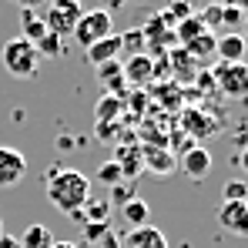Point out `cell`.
<instances>
[{
    "label": "cell",
    "instance_id": "1",
    "mask_svg": "<svg viewBox=\"0 0 248 248\" xmlns=\"http://www.w3.org/2000/svg\"><path fill=\"white\" fill-rule=\"evenodd\" d=\"M44 191H47L50 205L57 208V211L74 215L91 198V181H87V174H81L78 168H50L44 174Z\"/></svg>",
    "mask_w": 248,
    "mask_h": 248
},
{
    "label": "cell",
    "instance_id": "2",
    "mask_svg": "<svg viewBox=\"0 0 248 248\" xmlns=\"http://www.w3.org/2000/svg\"><path fill=\"white\" fill-rule=\"evenodd\" d=\"M0 61H3V67H7L10 78H34L37 67H41L37 47H34L31 41H24V37H10V41L3 44Z\"/></svg>",
    "mask_w": 248,
    "mask_h": 248
},
{
    "label": "cell",
    "instance_id": "3",
    "mask_svg": "<svg viewBox=\"0 0 248 248\" xmlns=\"http://www.w3.org/2000/svg\"><path fill=\"white\" fill-rule=\"evenodd\" d=\"M81 14H84L81 0H50L47 10H44V24H47L50 34L71 37L74 27H78V20H81Z\"/></svg>",
    "mask_w": 248,
    "mask_h": 248
},
{
    "label": "cell",
    "instance_id": "4",
    "mask_svg": "<svg viewBox=\"0 0 248 248\" xmlns=\"http://www.w3.org/2000/svg\"><path fill=\"white\" fill-rule=\"evenodd\" d=\"M108 34H114V31H111V14L101 10V7H94V10H84V14H81V20H78V27H74L71 37L87 50L91 44L104 41Z\"/></svg>",
    "mask_w": 248,
    "mask_h": 248
},
{
    "label": "cell",
    "instance_id": "5",
    "mask_svg": "<svg viewBox=\"0 0 248 248\" xmlns=\"http://www.w3.org/2000/svg\"><path fill=\"white\" fill-rule=\"evenodd\" d=\"M211 78H215V87L225 97H248V64L245 61H235V64L221 61L211 71Z\"/></svg>",
    "mask_w": 248,
    "mask_h": 248
},
{
    "label": "cell",
    "instance_id": "6",
    "mask_svg": "<svg viewBox=\"0 0 248 248\" xmlns=\"http://www.w3.org/2000/svg\"><path fill=\"white\" fill-rule=\"evenodd\" d=\"M24 174H27V158H24L17 148L0 144V188H14V185H20Z\"/></svg>",
    "mask_w": 248,
    "mask_h": 248
},
{
    "label": "cell",
    "instance_id": "7",
    "mask_svg": "<svg viewBox=\"0 0 248 248\" xmlns=\"http://www.w3.org/2000/svg\"><path fill=\"white\" fill-rule=\"evenodd\" d=\"M218 221L228 235L248 238V198L245 202H221L218 208Z\"/></svg>",
    "mask_w": 248,
    "mask_h": 248
},
{
    "label": "cell",
    "instance_id": "8",
    "mask_svg": "<svg viewBox=\"0 0 248 248\" xmlns=\"http://www.w3.org/2000/svg\"><path fill=\"white\" fill-rule=\"evenodd\" d=\"M141 158H144V171H151V174H171L174 168H178V158L171 155V148L168 144H144L141 148Z\"/></svg>",
    "mask_w": 248,
    "mask_h": 248
},
{
    "label": "cell",
    "instance_id": "9",
    "mask_svg": "<svg viewBox=\"0 0 248 248\" xmlns=\"http://www.w3.org/2000/svg\"><path fill=\"white\" fill-rule=\"evenodd\" d=\"M114 165L121 168L124 181H134L141 171H144V158H141V144H118L114 148Z\"/></svg>",
    "mask_w": 248,
    "mask_h": 248
},
{
    "label": "cell",
    "instance_id": "10",
    "mask_svg": "<svg viewBox=\"0 0 248 248\" xmlns=\"http://www.w3.org/2000/svg\"><path fill=\"white\" fill-rule=\"evenodd\" d=\"M121 248H168V238L155 225H141V228H131L121 238Z\"/></svg>",
    "mask_w": 248,
    "mask_h": 248
},
{
    "label": "cell",
    "instance_id": "11",
    "mask_svg": "<svg viewBox=\"0 0 248 248\" xmlns=\"http://www.w3.org/2000/svg\"><path fill=\"white\" fill-rule=\"evenodd\" d=\"M181 171H185L191 181H205L208 174H211V155H208V148L195 144L188 155H181Z\"/></svg>",
    "mask_w": 248,
    "mask_h": 248
},
{
    "label": "cell",
    "instance_id": "12",
    "mask_svg": "<svg viewBox=\"0 0 248 248\" xmlns=\"http://www.w3.org/2000/svg\"><path fill=\"white\" fill-rule=\"evenodd\" d=\"M84 54H87V64H94V67H101L108 61H118L121 57V34H108L104 41L91 44Z\"/></svg>",
    "mask_w": 248,
    "mask_h": 248
},
{
    "label": "cell",
    "instance_id": "13",
    "mask_svg": "<svg viewBox=\"0 0 248 248\" xmlns=\"http://www.w3.org/2000/svg\"><path fill=\"white\" fill-rule=\"evenodd\" d=\"M121 67H124V84H148L155 78V61L148 54L127 57V61H121Z\"/></svg>",
    "mask_w": 248,
    "mask_h": 248
},
{
    "label": "cell",
    "instance_id": "14",
    "mask_svg": "<svg viewBox=\"0 0 248 248\" xmlns=\"http://www.w3.org/2000/svg\"><path fill=\"white\" fill-rule=\"evenodd\" d=\"M94 74H97V81L108 87V94H114V97H121L124 101V67L121 61H108V64H101V67H94Z\"/></svg>",
    "mask_w": 248,
    "mask_h": 248
},
{
    "label": "cell",
    "instance_id": "15",
    "mask_svg": "<svg viewBox=\"0 0 248 248\" xmlns=\"http://www.w3.org/2000/svg\"><path fill=\"white\" fill-rule=\"evenodd\" d=\"M245 50H248V41L242 34H221L218 44H215V57L235 64V61H245Z\"/></svg>",
    "mask_w": 248,
    "mask_h": 248
},
{
    "label": "cell",
    "instance_id": "16",
    "mask_svg": "<svg viewBox=\"0 0 248 248\" xmlns=\"http://www.w3.org/2000/svg\"><path fill=\"white\" fill-rule=\"evenodd\" d=\"M148 218H151V208H148V202L144 198H131L127 205H121V221L127 225V232L131 228H141V225H148Z\"/></svg>",
    "mask_w": 248,
    "mask_h": 248
},
{
    "label": "cell",
    "instance_id": "17",
    "mask_svg": "<svg viewBox=\"0 0 248 248\" xmlns=\"http://www.w3.org/2000/svg\"><path fill=\"white\" fill-rule=\"evenodd\" d=\"M121 114H124V101L114 97V94H104V97L94 104V118H97V124H114V121H121Z\"/></svg>",
    "mask_w": 248,
    "mask_h": 248
},
{
    "label": "cell",
    "instance_id": "18",
    "mask_svg": "<svg viewBox=\"0 0 248 248\" xmlns=\"http://www.w3.org/2000/svg\"><path fill=\"white\" fill-rule=\"evenodd\" d=\"M215 44H218V37H215L211 31H205L202 37H195L191 44H185V50L191 54V61H195V64H205L208 57H215Z\"/></svg>",
    "mask_w": 248,
    "mask_h": 248
},
{
    "label": "cell",
    "instance_id": "19",
    "mask_svg": "<svg viewBox=\"0 0 248 248\" xmlns=\"http://www.w3.org/2000/svg\"><path fill=\"white\" fill-rule=\"evenodd\" d=\"M17 242H20V248H50V245H54V235H50V228H47V225L37 221V225H31Z\"/></svg>",
    "mask_w": 248,
    "mask_h": 248
},
{
    "label": "cell",
    "instance_id": "20",
    "mask_svg": "<svg viewBox=\"0 0 248 248\" xmlns=\"http://www.w3.org/2000/svg\"><path fill=\"white\" fill-rule=\"evenodd\" d=\"M20 27H24V41H31V44H37L47 34V24H44V17H37L34 10H20Z\"/></svg>",
    "mask_w": 248,
    "mask_h": 248
},
{
    "label": "cell",
    "instance_id": "21",
    "mask_svg": "<svg viewBox=\"0 0 248 248\" xmlns=\"http://www.w3.org/2000/svg\"><path fill=\"white\" fill-rule=\"evenodd\" d=\"M205 31H208V27H205V24H202V17H198V14H191L188 20H181V24L174 27V37H178V41H181V44H191V41H195V37H202Z\"/></svg>",
    "mask_w": 248,
    "mask_h": 248
},
{
    "label": "cell",
    "instance_id": "22",
    "mask_svg": "<svg viewBox=\"0 0 248 248\" xmlns=\"http://www.w3.org/2000/svg\"><path fill=\"white\" fill-rule=\"evenodd\" d=\"M161 14H165L168 27L174 31V27H178L181 20H188V17L195 14V7H191V0H171V3H168V7L161 10Z\"/></svg>",
    "mask_w": 248,
    "mask_h": 248
},
{
    "label": "cell",
    "instance_id": "23",
    "mask_svg": "<svg viewBox=\"0 0 248 248\" xmlns=\"http://www.w3.org/2000/svg\"><path fill=\"white\" fill-rule=\"evenodd\" d=\"M84 221H108V215H111V202L108 198H87L81 208Z\"/></svg>",
    "mask_w": 248,
    "mask_h": 248
},
{
    "label": "cell",
    "instance_id": "24",
    "mask_svg": "<svg viewBox=\"0 0 248 248\" xmlns=\"http://www.w3.org/2000/svg\"><path fill=\"white\" fill-rule=\"evenodd\" d=\"M168 57H171V64H174V74H178V78H185V81H191V78H195L198 64L191 61V54H188V50H171Z\"/></svg>",
    "mask_w": 248,
    "mask_h": 248
},
{
    "label": "cell",
    "instance_id": "25",
    "mask_svg": "<svg viewBox=\"0 0 248 248\" xmlns=\"http://www.w3.org/2000/svg\"><path fill=\"white\" fill-rule=\"evenodd\" d=\"M181 124H185V127H188L195 138H205V134H211V131H215V124L205 121V114H202V111H185Z\"/></svg>",
    "mask_w": 248,
    "mask_h": 248
},
{
    "label": "cell",
    "instance_id": "26",
    "mask_svg": "<svg viewBox=\"0 0 248 248\" xmlns=\"http://www.w3.org/2000/svg\"><path fill=\"white\" fill-rule=\"evenodd\" d=\"M34 47H37V54H41V57L50 61V57H61V54H64V37H57V34H50V31H47Z\"/></svg>",
    "mask_w": 248,
    "mask_h": 248
},
{
    "label": "cell",
    "instance_id": "27",
    "mask_svg": "<svg viewBox=\"0 0 248 248\" xmlns=\"http://www.w3.org/2000/svg\"><path fill=\"white\" fill-rule=\"evenodd\" d=\"M121 54H127V57L144 54V34H141V27H138V31H124L121 34Z\"/></svg>",
    "mask_w": 248,
    "mask_h": 248
},
{
    "label": "cell",
    "instance_id": "28",
    "mask_svg": "<svg viewBox=\"0 0 248 248\" xmlns=\"http://www.w3.org/2000/svg\"><path fill=\"white\" fill-rule=\"evenodd\" d=\"M245 24V14L235 7V3H228V7H221V27H225V34H238V27Z\"/></svg>",
    "mask_w": 248,
    "mask_h": 248
},
{
    "label": "cell",
    "instance_id": "29",
    "mask_svg": "<svg viewBox=\"0 0 248 248\" xmlns=\"http://www.w3.org/2000/svg\"><path fill=\"white\" fill-rule=\"evenodd\" d=\"M97 181L101 185H108V188H114V185H124V174H121V168L114 165V161H104V165H97Z\"/></svg>",
    "mask_w": 248,
    "mask_h": 248
},
{
    "label": "cell",
    "instance_id": "30",
    "mask_svg": "<svg viewBox=\"0 0 248 248\" xmlns=\"http://www.w3.org/2000/svg\"><path fill=\"white\" fill-rule=\"evenodd\" d=\"M221 198H225V202H245L248 198V185L245 181H228V185L221 188Z\"/></svg>",
    "mask_w": 248,
    "mask_h": 248
},
{
    "label": "cell",
    "instance_id": "31",
    "mask_svg": "<svg viewBox=\"0 0 248 248\" xmlns=\"http://www.w3.org/2000/svg\"><path fill=\"white\" fill-rule=\"evenodd\" d=\"M108 232V221H84L81 225V235H84V242H101V235Z\"/></svg>",
    "mask_w": 248,
    "mask_h": 248
},
{
    "label": "cell",
    "instance_id": "32",
    "mask_svg": "<svg viewBox=\"0 0 248 248\" xmlns=\"http://www.w3.org/2000/svg\"><path fill=\"white\" fill-rule=\"evenodd\" d=\"M131 198H134V188H131V185H114L108 202H111V208H114V205H127Z\"/></svg>",
    "mask_w": 248,
    "mask_h": 248
},
{
    "label": "cell",
    "instance_id": "33",
    "mask_svg": "<svg viewBox=\"0 0 248 248\" xmlns=\"http://www.w3.org/2000/svg\"><path fill=\"white\" fill-rule=\"evenodd\" d=\"M94 248H121V238H118V235L108 228V232L101 235V242H94Z\"/></svg>",
    "mask_w": 248,
    "mask_h": 248
},
{
    "label": "cell",
    "instance_id": "34",
    "mask_svg": "<svg viewBox=\"0 0 248 248\" xmlns=\"http://www.w3.org/2000/svg\"><path fill=\"white\" fill-rule=\"evenodd\" d=\"M134 0H101V10H108V14H114V10H124V7H131Z\"/></svg>",
    "mask_w": 248,
    "mask_h": 248
},
{
    "label": "cell",
    "instance_id": "35",
    "mask_svg": "<svg viewBox=\"0 0 248 248\" xmlns=\"http://www.w3.org/2000/svg\"><path fill=\"white\" fill-rule=\"evenodd\" d=\"M235 161H238V171H245V174H248V144H245V148H238Z\"/></svg>",
    "mask_w": 248,
    "mask_h": 248
},
{
    "label": "cell",
    "instance_id": "36",
    "mask_svg": "<svg viewBox=\"0 0 248 248\" xmlns=\"http://www.w3.org/2000/svg\"><path fill=\"white\" fill-rule=\"evenodd\" d=\"M0 248H20V242H17L14 235H7V232H3V235H0Z\"/></svg>",
    "mask_w": 248,
    "mask_h": 248
},
{
    "label": "cell",
    "instance_id": "37",
    "mask_svg": "<svg viewBox=\"0 0 248 248\" xmlns=\"http://www.w3.org/2000/svg\"><path fill=\"white\" fill-rule=\"evenodd\" d=\"M10 3H17L20 10H34V7H41L44 0H10Z\"/></svg>",
    "mask_w": 248,
    "mask_h": 248
},
{
    "label": "cell",
    "instance_id": "38",
    "mask_svg": "<svg viewBox=\"0 0 248 248\" xmlns=\"http://www.w3.org/2000/svg\"><path fill=\"white\" fill-rule=\"evenodd\" d=\"M198 84H202V87H208V91H215V78H211V74H205V71L198 74Z\"/></svg>",
    "mask_w": 248,
    "mask_h": 248
},
{
    "label": "cell",
    "instance_id": "39",
    "mask_svg": "<svg viewBox=\"0 0 248 248\" xmlns=\"http://www.w3.org/2000/svg\"><path fill=\"white\" fill-rule=\"evenodd\" d=\"M235 141L245 148V144H248V127H238V131H235Z\"/></svg>",
    "mask_w": 248,
    "mask_h": 248
},
{
    "label": "cell",
    "instance_id": "40",
    "mask_svg": "<svg viewBox=\"0 0 248 248\" xmlns=\"http://www.w3.org/2000/svg\"><path fill=\"white\" fill-rule=\"evenodd\" d=\"M232 3H235V7H238V10H242V14L248 17V0H232Z\"/></svg>",
    "mask_w": 248,
    "mask_h": 248
},
{
    "label": "cell",
    "instance_id": "41",
    "mask_svg": "<svg viewBox=\"0 0 248 248\" xmlns=\"http://www.w3.org/2000/svg\"><path fill=\"white\" fill-rule=\"evenodd\" d=\"M50 248H78V245H74V242H54Z\"/></svg>",
    "mask_w": 248,
    "mask_h": 248
},
{
    "label": "cell",
    "instance_id": "42",
    "mask_svg": "<svg viewBox=\"0 0 248 248\" xmlns=\"http://www.w3.org/2000/svg\"><path fill=\"white\" fill-rule=\"evenodd\" d=\"M208 3H211V7H228L232 0H208Z\"/></svg>",
    "mask_w": 248,
    "mask_h": 248
},
{
    "label": "cell",
    "instance_id": "43",
    "mask_svg": "<svg viewBox=\"0 0 248 248\" xmlns=\"http://www.w3.org/2000/svg\"><path fill=\"white\" fill-rule=\"evenodd\" d=\"M242 31H245V34H242V37H245V41H248V17H245V24H242Z\"/></svg>",
    "mask_w": 248,
    "mask_h": 248
},
{
    "label": "cell",
    "instance_id": "44",
    "mask_svg": "<svg viewBox=\"0 0 248 248\" xmlns=\"http://www.w3.org/2000/svg\"><path fill=\"white\" fill-rule=\"evenodd\" d=\"M0 235H3V218H0Z\"/></svg>",
    "mask_w": 248,
    "mask_h": 248
}]
</instances>
